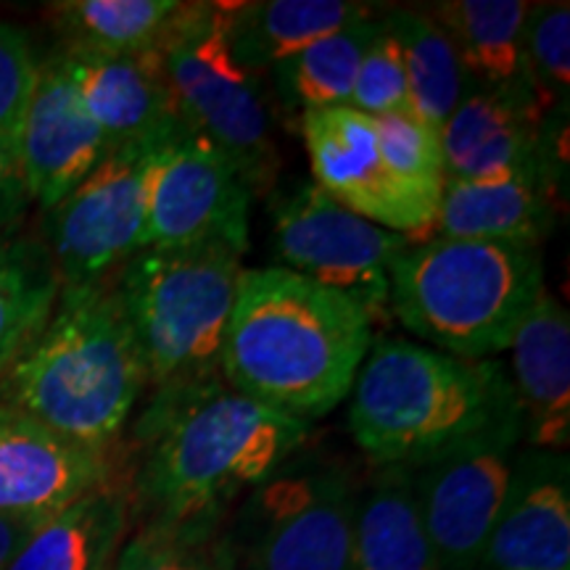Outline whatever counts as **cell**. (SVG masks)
<instances>
[{"label": "cell", "instance_id": "22", "mask_svg": "<svg viewBox=\"0 0 570 570\" xmlns=\"http://www.w3.org/2000/svg\"><path fill=\"white\" fill-rule=\"evenodd\" d=\"M529 11L523 0H444L425 13L452 40L470 85L533 96L544 106L525 63Z\"/></svg>", "mask_w": 570, "mask_h": 570}, {"label": "cell", "instance_id": "9", "mask_svg": "<svg viewBox=\"0 0 570 570\" xmlns=\"http://www.w3.org/2000/svg\"><path fill=\"white\" fill-rule=\"evenodd\" d=\"M273 240L285 269L354 302L373 325L391 320V267L410 248L404 235L373 225L315 183L269 194Z\"/></svg>", "mask_w": 570, "mask_h": 570}, {"label": "cell", "instance_id": "11", "mask_svg": "<svg viewBox=\"0 0 570 570\" xmlns=\"http://www.w3.org/2000/svg\"><path fill=\"white\" fill-rule=\"evenodd\" d=\"M159 142L114 146L67 198L46 212V246L61 288L117 273L140 252L146 185Z\"/></svg>", "mask_w": 570, "mask_h": 570}, {"label": "cell", "instance_id": "25", "mask_svg": "<svg viewBox=\"0 0 570 570\" xmlns=\"http://www.w3.org/2000/svg\"><path fill=\"white\" fill-rule=\"evenodd\" d=\"M375 27L377 19L365 17L269 69L283 109L302 119L309 111L352 104L356 69Z\"/></svg>", "mask_w": 570, "mask_h": 570}, {"label": "cell", "instance_id": "20", "mask_svg": "<svg viewBox=\"0 0 570 570\" xmlns=\"http://www.w3.org/2000/svg\"><path fill=\"white\" fill-rule=\"evenodd\" d=\"M510 352L523 444L560 452L570 441V320L547 288L518 325Z\"/></svg>", "mask_w": 570, "mask_h": 570}, {"label": "cell", "instance_id": "21", "mask_svg": "<svg viewBox=\"0 0 570 570\" xmlns=\"http://www.w3.org/2000/svg\"><path fill=\"white\" fill-rule=\"evenodd\" d=\"M132 487L114 475L35 525L6 570H111L130 537Z\"/></svg>", "mask_w": 570, "mask_h": 570}, {"label": "cell", "instance_id": "19", "mask_svg": "<svg viewBox=\"0 0 570 570\" xmlns=\"http://www.w3.org/2000/svg\"><path fill=\"white\" fill-rule=\"evenodd\" d=\"M554 202L558 180L544 167L487 180H446L431 238L539 248L558 219Z\"/></svg>", "mask_w": 570, "mask_h": 570}, {"label": "cell", "instance_id": "14", "mask_svg": "<svg viewBox=\"0 0 570 570\" xmlns=\"http://www.w3.org/2000/svg\"><path fill=\"white\" fill-rule=\"evenodd\" d=\"M111 148L85 109L59 51L42 56L17 135L30 202L42 212L53 209L106 159Z\"/></svg>", "mask_w": 570, "mask_h": 570}, {"label": "cell", "instance_id": "8", "mask_svg": "<svg viewBox=\"0 0 570 570\" xmlns=\"http://www.w3.org/2000/svg\"><path fill=\"white\" fill-rule=\"evenodd\" d=\"M360 491L341 462L291 454L227 515L233 570H352Z\"/></svg>", "mask_w": 570, "mask_h": 570}, {"label": "cell", "instance_id": "26", "mask_svg": "<svg viewBox=\"0 0 570 570\" xmlns=\"http://www.w3.org/2000/svg\"><path fill=\"white\" fill-rule=\"evenodd\" d=\"M177 0H56L48 19L61 48L88 53H142L159 46Z\"/></svg>", "mask_w": 570, "mask_h": 570}, {"label": "cell", "instance_id": "2", "mask_svg": "<svg viewBox=\"0 0 570 570\" xmlns=\"http://www.w3.org/2000/svg\"><path fill=\"white\" fill-rule=\"evenodd\" d=\"M373 341L370 317L336 291L285 267L244 269L219 373L240 396L312 425L348 396Z\"/></svg>", "mask_w": 570, "mask_h": 570}, {"label": "cell", "instance_id": "18", "mask_svg": "<svg viewBox=\"0 0 570 570\" xmlns=\"http://www.w3.org/2000/svg\"><path fill=\"white\" fill-rule=\"evenodd\" d=\"M475 570H570V462L523 449Z\"/></svg>", "mask_w": 570, "mask_h": 570}, {"label": "cell", "instance_id": "15", "mask_svg": "<svg viewBox=\"0 0 570 570\" xmlns=\"http://www.w3.org/2000/svg\"><path fill=\"white\" fill-rule=\"evenodd\" d=\"M547 114L533 96L470 85L439 130L446 180H487L533 167L558 180V146L544 130Z\"/></svg>", "mask_w": 570, "mask_h": 570}, {"label": "cell", "instance_id": "4", "mask_svg": "<svg viewBox=\"0 0 570 570\" xmlns=\"http://www.w3.org/2000/svg\"><path fill=\"white\" fill-rule=\"evenodd\" d=\"M348 425L375 468H417L518 410L497 362L458 360L402 338H377L348 391Z\"/></svg>", "mask_w": 570, "mask_h": 570}, {"label": "cell", "instance_id": "27", "mask_svg": "<svg viewBox=\"0 0 570 570\" xmlns=\"http://www.w3.org/2000/svg\"><path fill=\"white\" fill-rule=\"evenodd\" d=\"M61 281L42 240L0 238V377L46 327Z\"/></svg>", "mask_w": 570, "mask_h": 570}, {"label": "cell", "instance_id": "23", "mask_svg": "<svg viewBox=\"0 0 570 570\" xmlns=\"http://www.w3.org/2000/svg\"><path fill=\"white\" fill-rule=\"evenodd\" d=\"M352 570H439L410 468H375L360 491Z\"/></svg>", "mask_w": 570, "mask_h": 570}, {"label": "cell", "instance_id": "31", "mask_svg": "<svg viewBox=\"0 0 570 570\" xmlns=\"http://www.w3.org/2000/svg\"><path fill=\"white\" fill-rule=\"evenodd\" d=\"M525 63L547 109L568 106L570 85V6L531 3L525 19Z\"/></svg>", "mask_w": 570, "mask_h": 570}, {"label": "cell", "instance_id": "10", "mask_svg": "<svg viewBox=\"0 0 570 570\" xmlns=\"http://www.w3.org/2000/svg\"><path fill=\"white\" fill-rule=\"evenodd\" d=\"M523 458L520 412L410 468L439 570H475Z\"/></svg>", "mask_w": 570, "mask_h": 570}, {"label": "cell", "instance_id": "33", "mask_svg": "<svg viewBox=\"0 0 570 570\" xmlns=\"http://www.w3.org/2000/svg\"><path fill=\"white\" fill-rule=\"evenodd\" d=\"M42 56L21 27L0 19V138L17 142Z\"/></svg>", "mask_w": 570, "mask_h": 570}, {"label": "cell", "instance_id": "7", "mask_svg": "<svg viewBox=\"0 0 570 570\" xmlns=\"http://www.w3.org/2000/svg\"><path fill=\"white\" fill-rule=\"evenodd\" d=\"M230 3H180L159 42L177 111L190 132L225 154L252 196H269L281 175L262 75L235 59Z\"/></svg>", "mask_w": 570, "mask_h": 570}, {"label": "cell", "instance_id": "17", "mask_svg": "<svg viewBox=\"0 0 570 570\" xmlns=\"http://www.w3.org/2000/svg\"><path fill=\"white\" fill-rule=\"evenodd\" d=\"M85 109L111 146L156 142L183 130L159 53H88L59 48Z\"/></svg>", "mask_w": 570, "mask_h": 570}, {"label": "cell", "instance_id": "1", "mask_svg": "<svg viewBox=\"0 0 570 570\" xmlns=\"http://www.w3.org/2000/svg\"><path fill=\"white\" fill-rule=\"evenodd\" d=\"M142 462L135 508L146 523H225L309 436V423L240 396L223 377L156 391L135 423Z\"/></svg>", "mask_w": 570, "mask_h": 570}, {"label": "cell", "instance_id": "5", "mask_svg": "<svg viewBox=\"0 0 570 570\" xmlns=\"http://www.w3.org/2000/svg\"><path fill=\"white\" fill-rule=\"evenodd\" d=\"M544 291L539 248L431 238L391 267V317L458 360L508 352Z\"/></svg>", "mask_w": 570, "mask_h": 570}, {"label": "cell", "instance_id": "24", "mask_svg": "<svg viewBox=\"0 0 570 570\" xmlns=\"http://www.w3.org/2000/svg\"><path fill=\"white\" fill-rule=\"evenodd\" d=\"M365 17H370L365 3H346V0L230 3L227 40L235 59L256 75H265L281 61L309 48L312 42Z\"/></svg>", "mask_w": 570, "mask_h": 570}, {"label": "cell", "instance_id": "12", "mask_svg": "<svg viewBox=\"0 0 570 570\" xmlns=\"http://www.w3.org/2000/svg\"><path fill=\"white\" fill-rule=\"evenodd\" d=\"M252 194L219 148L183 127L159 142L146 185L140 248L223 240L246 254Z\"/></svg>", "mask_w": 570, "mask_h": 570}, {"label": "cell", "instance_id": "28", "mask_svg": "<svg viewBox=\"0 0 570 570\" xmlns=\"http://www.w3.org/2000/svg\"><path fill=\"white\" fill-rule=\"evenodd\" d=\"M383 21L402 48L412 114L433 130H441L470 88L452 40L436 21L417 9H394Z\"/></svg>", "mask_w": 570, "mask_h": 570}, {"label": "cell", "instance_id": "16", "mask_svg": "<svg viewBox=\"0 0 570 570\" xmlns=\"http://www.w3.org/2000/svg\"><path fill=\"white\" fill-rule=\"evenodd\" d=\"M114 475L109 454L0 404V515L46 520Z\"/></svg>", "mask_w": 570, "mask_h": 570}, {"label": "cell", "instance_id": "29", "mask_svg": "<svg viewBox=\"0 0 570 570\" xmlns=\"http://www.w3.org/2000/svg\"><path fill=\"white\" fill-rule=\"evenodd\" d=\"M225 523H142L111 570H233Z\"/></svg>", "mask_w": 570, "mask_h": 570}, {"label": "cell", "instance_id": "3", "mask_svg": "<svg viewBox=\"0 0 570 570\" xmlns=\"http://www.w3.org/2000/svg\"><path fill=\"white\" fill-rule=\"evenodd\" d=\"M146 389V362L111 273L61 288L46 327L0 377V404L111 454Z\"/></svg>", "mask_w": 570, "mask_h": 570}, {"label": "cell", "instance_id": "30", "mask_svg": "<svg viewBox=\"0 0 570 570\" xmlns=\"http://www.w3.org/2000/svg\"><path fill=\"white\" fill-rule=\"evenodd\" d=\"M373 119L389 167L420 194L439 202L446 183L439 130L415 114H386Z\"/></svg>", "mask_w": 570, "mask_h": 570}, {"label": "cell", "instance_id": "32", "mask_svg": "<svg viewBox=\"0 0 570 570\" xmlns=\"http://www.w3.org/2000/svg\"><path fill=\"white\" fill-rule=\"evenodd\" d=\"M352 109L367 117H386V114H412L407 77H404L402 48L396 35L383 19L370 38L362 53L360 69L352 90Z\"/></svg>", "mask_w": 570, "mask_h": 570}, {"label": "cell", "instance_id": "35", "mask_svg": "<svg viewBox=\"0 0 570 570\" xmlns=\"http://www.w3.org/2000/svg\"><path fill=\"white\" fill-rule=\"evenodd\" d=\"M38 523L40 520H32V518L0 515V570L9 568L11 558L17 554L19 547L24 544V539L30 537Z\"/></svg>", "mask_w": 570, "mask_h": 570}, {"label": "cell", "instance_id": "34", "mask_svg": "<svg viewBox=\"0 0 570 570\" xmlns=\"http://www.w3.org/2000/svg\"><path fill=\"white\" fill-rule=\"evenodd\" d=\"M30 204L32 202L30 194H27L17 142L0 138V238L13 235Z\"/></svg>", "mask_w": 570, "mask_h": 570}, {"label": "cell", "instance_id": "13", "mask_svg": "<svg viewBox=\"0 0 570 570\" xmlns=\"http://www.w3.org/2000/svg\"><path fill=\"white\" fill-rule=\"evenodd\" d=\"M298 127L317 188L373 225L404 235L410 244L431 240L439 202L420 194L389 167L373 117L338 106L304 114Z\"/></svg>", "mask_w": 570, "mask_h": 570}, {"label": "cell", "instance_id": "6", "mask_svg": "<svg viewBox=\"0 0 570 570\" xmlns=\"http://www.w3.org/2000/svg\"><path fill=\"white\" fill-rule=\"evenodd\" d=\"M244 252L223 240L135 252L114 273L146 362L148 389L217 381Z\"/></svg>", "mask_w": 570, "mask_h": 570}]
</instances>
